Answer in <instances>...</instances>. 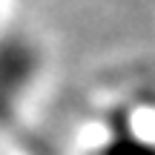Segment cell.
<instances>
[{"label": "cell", "instance_id": "obj_1", "mask_svg": "<svg viewBox=\"0 0 155 155\" xmlns=\"http://www.w3.org/2000/svg\"><path fill=\"white\" fill-rule=\"evenodd\" d=\"M104 155H155V144L141 141V138H135V135H124V138L112 141L104 150Z\"/></svg>", "mask_w": 155, "mask_h": 155}]
</instances>
